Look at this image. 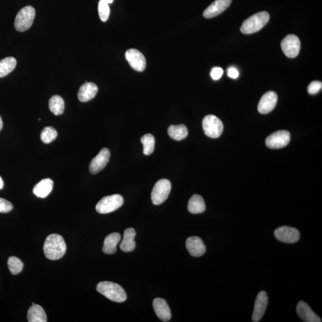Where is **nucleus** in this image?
<instances>
[{"mask_svg":"<svg viewBox=\"0 0 322 322\" xmlns=\"http://www.w3.org/2000/svg\"><path fill=\"white\" fill-rule=\"evenodd\" d=\"M49 109L55 116H60L64 113L65 110V101L61 96L55 95L49 100Z\"/></svg>","mask_w":322,"mask_h":322,"instance_id":"26","label":"nucleus"},{"mask_svg":"<svg viewBox=\"0 0 322 322\" xmlns=\"http://www.w3.org/2000/svg\"><path fill=\"white\" fill-rule=\"evenodd\" d=\"M321 82L319 81H314L308 85L307 91L310 94H316L321 90Z\"/></svg>","mask_w":322,"mask_h":322,"instance_id":"32","label":"nucleus"},{"mask_svg":"<svg viewBox=\"0 0 322 322\" xmlns=\"http://www.w3.org/2000/svg\"><path fill=\"white\" fill-rule=\"evenodd\" d=\"M57 131L52 127L44 128L41 133V139L42 142L46 144L51 143L52 141L57 139Z\"/></svg>","mask_w":322,"mask_h":322,"instance_id":"30","label":"nucleus"},{"mask_svg":"<svg viewBox=\"0 0 322 322\" xmlns=\"http://www.w3.org/2000/svg\"><path fill=\"white\" fill-rule=\"evenodd\" d=\"M187 208L189 211L192 213H202L206 209L204 200L201 196L194 195L189 200Z\"/></svg>","mask_w":322,"mask_h":322,"instance_id":"24","label":"nucleus"},{"mask_svg":"<svg viewBox=\"0 0 322 322\" xmlns=\"http://www.w3.org/2000/svg\"><path fill=\"white\" fill-rule=\"evenodd\" d=\"M281 48L286 57L289 58L297 57L301 48L300 39L295 35L286 36L281 42Z\"/></svg>","mask_w":322,"mask_h":322,"instance_id":"8","label":"nucleus"},{"mask_svg":"<svg viewBox=\"0 0 322 322\" xmlns=\"http://www.w3.org/2000/svg\"><path fill=\"white\" fill-rule=\"evenodd\" d=\"M97 291L105 297L117 303H123L127 300V294L124 289L114 282H100L97 286Z\"/></svg>","mask_w":322,"mask_h":322,"instance_id":"2","label":"nucleus"},{"mask_svg":"<svg viewBox=\"0 0 322 322\" xmlns=\"http://www.w3.org/2000/svg\"><path fill=\"white\" fill-rule=\"evenodd\" d=\"M105 2H106L108 4H111V3H113L114 0H104Z\"/></svg>","mask_w":322,"mask_h":322,"instance_id":"38","label":"nucleus"},{"mask_svg":"<svg viewBox=\"0 0 322 322\" xmlns=\"http://www.w3.org/2000/svg\"><path fill=\"white\" fill-rule=\"evenodd\" d=\"M291 140L290 133L281 130L272 133L265 140L266 146L271 149H281L287 146Z\"/></svg>","mask_w":322,"mask_h":322,"instance_id":"9","label":"nucleus"},{"mask_svg":"<svg viewBox=\"0 0 322 322\" xmlns=\"http://www.w3.org/2000/svg\"><path fill=\"white\" fill-rule=\"evenodd\" d=\"M98 87L93 83H85L81 85L78 93V100L81 102H87L96 96Z\"/></svg>","mask_w":322,"mask_h":322,"instance_id":"19","label":"nucleus"},{"mask_svg":"<svg viewBox=\"0 0 322 322\" xmlns=\"http://www.w3.org/2000/svg\"><path fill=\"white\" fill-rule=\"evenodd\" d=\"M172 189V184L169 180L161 179L154 186L151 199L154 205H158L165 202Z\"/></svg>","mask_w":322,"mask_h":322,"instance_id":"6","label":"nucleus"},{"mask_svg":"<svg viewBox=\"0 0 322 322\" xmlns=\"http://www.w3.org/2000/svg\"><path fill=\"white\" fill-rule=\"evenodd\" d=\"M154 310L157 316L163 321H169L172 318V313L169 304L163 298H155L153 301Z\"/></svg>","mask_w":322,"mask_h":322,"instance_id":"18","label":"nucleus"},{"mask_svg":"<svg viewBox=\"0 0 322 322\" xmlns=\"http://www.w3.org/2000/svg\"><path fill=\"white\" fill-rule=\"evenodd\" d=\"M66 251L67 245L62 236L51 234L46 238L44 245V253L48 259L57 260L63 257Z\"/></svg>","mask_w":322,"mask_h":322,"instance_id":"1","label":"nucleus"},{"mask_svg":"<svg viewBox=\"0 0 322 322\" xmlns=\"http://www.w3.org/2000/svg\"><path fill=\"white\" fill-rule=\"evenodd\" d=\"M168 134L172 139L180 141L185 139L188 135V130L185 125L181 124L179 126L172 125L168 129Z\"/></svg>","mask_w":322,"mask_h":322,"instance_id":"25","label":"nucleus"},{"mask_svg":"<svg viewBox=\"0 0 322 322\" xmlns=\"http://www.w3.org/2000/svg\"><path fill=\"white\" fill-rule=\"evenodd\" d=\"M268 305V296L264 291L259 292L256 298L254 312H253L252 320L257 322L261 319L265 313Z\"/></svg>","mask_w":322,"mask_h":322,"instance_id":"12","label":"nucleus"},{"mask_svg":"<svg viewBox=\"0 0 322 322\" xmlns=\"http://www.w3.org/2000/svg\"><path fill=\"white\" fill-rule=\"evenodd\" d=\"M111 153L109 149L103 148L91 161L89 169L91 174H96L101 172L109 162Z\"/></svg>","mask_w":322,"mask_h":322,"instance_id":"14","label":"nucleus"},{"mask_svg":"<svg viewBox=\"0 0 322 322\" xmlns=\"http://www.w3.org/2000/svg\"><path fill=\"white\" fill-rule=\"evenodd\" d=\"M98 15L101 21L106 22L110 15L109 4L104 0H100L98 5Z\"/></svg>","mask_w":322,"mask_h":322,"instance_id":"31","label":"nucleus"},{"mask_svg":"<svg viewBox=\"0 0 322 322\" xmlns=\"http://www.w3.org/2000/svg\"><path fill=\"white\" fill-rule=\"evenodd\" d=\"M120 233H113L106 236L104 241L103 251L104 254H113L117 251V246L120 241Z\"/></svg>","mask_w":322,"mask_h":322,"instance_id":"22","label":"nucleus"},{"mask_svg":"<svg viewBox=\"0 0 322 322\" xmlns=\"http://www.w3.org/2000/svg\"><path fill=\"white\" fill-rule=\"evenodd\" d=\"M297 313L298 316L305 322H321V318L318 317L311 310L306 303L303 301L299 302L297 305Z\"/></svg>","mask_w":322,"mask_h":322,"instance_id":"17","label":"nucleus"},{"mask_svg":"<svg viewBox=\"0 0 322 322\" xmlns=\"http://www.w3.org/2000/svg\"><path fill=\"white\" fill-rule=\"evenodd\" d=\"M122 196L115 195L107 196L101 199L96 206V211L100 213H109L116 211L123 205Z\"/></svg>","mask_w":322,"mask_h":322,"instance_id":"5","label":"nucleus"},{"mask_svg":"<svg viewBox=\"0 0 322 322\" xmlns=\"http://www.w3.org/2000/svg\"><path fill=\"white\" fill-rule=\"evenodd\" d=\"M126 58L131 67L138 72H143L146 66V59L140 51L130 49L126 52Z\"/></svg>","mask_w":322,"mask_h":322,"instance_id":"11","label":"nucleus"},{"mask_svg":"<svg viewBox=\"0 0 322 322\" xmlns=\"http://www.w3.org/2000/svg\"><path fill=\"white\" fill-rule=\"evenodd\" d=\"M53 182L50 179L42 180L33 189V193L39 198H44L52 191Z\"/></svg>","mask_w":322,"mask_h":322,"instance_id":"21","label":"nucleus"},{"mask_svg":"<svg viewBox=\"0 0 322 322\" xmlns=\"http://www.w3.org/2000/svg\"><path fill=\"white\" fill-rule=\"evenodd\" d=\"M228 77L233 79H236L239 77V73L236 69L234 67H231L228 70Z\"/></svg>","mask_w":322,"mask_h":322,"instance_id":"35","label":"nucleus"},{"mask_svg":"<svg viewBox=\"0 0 322 322\" xmlns=\"http://www.w3.org/2000/svg\"><path fill=\"white\" fill-rule=\"evenodd\" d=\"M276 238L279 241L293 244L297 242L300 238V233L297 229L288 226H282L276 229L275 231Z\"/></svg>","mask_w":322,"mask_h":322,"instance_id":"10","label":"nucleus"},{"mask_svg":"<svg viewBox=\"0 0 322 322\" xmlns=\"http://www.w3.org/2000/svg\"><path fill=\"white\" fill-rule=\"evenodd\" d=\"M186 246L187 251L193 257H199L205 254L206 247L202 240L197 236H192L187 239Z\"/></svg>","mask_w":322,"mask_h":322,"instance_id":"16","label":"nucleus"},{"mask_svg":"<svg viewBox=\"0 0 322 322\" xmlns=\"http://www.w3.org/2000/svg\"><path fill=\"white\" fill-rule=\"evenodd\" d=\"M8 267L12 275H18L21 273L24 268V263L19 258L11 257L8 259Z\"/></svg>","mask_w":322,"mask_h":322,"instance_id":"29","label":"nucleus"},{"mask_svg":"<svg viewBox=\"0 0 322 322\" xmlns=\"http://www.w3.org/2000/svg\"><path fill=\"white\" fill-rule=\"evenodd\" d=\"M35 16V10L33 7H24L16 16L15 27L19 32H24L31 27Z\"/></svg>","mask_w":322,"mask_h":322,"instance_id":"4","label":"nucleus"},{"mask_svg":"<svg viewBox=\"0 0 322 322\" xmlns=\"http://www.w3.org/2000/svg\"><path fill=\"white\" fill-rule=\"evenodd\" d=\"M232 0H216L203 13V17L210 19L221 14L231 5Z\"/></svg>","mask_w":322,"mask_h":322,"instance_id":"15","label":"nucleus"},{"mask_svg":"<svg viewBox=\"0 0 322 322\" xmlns=\"http://www.w3.org/2000/svg\"><path fill=\"white\" fill-rule=\"evenodd\" d=\"M223 74V69L220 67H215L211 72V77L213 80H218L222 77Z\"/></svg>","mask_w":322,"mask_h":322,"instance_id":"34","label":"nucleus"},{"mask_svg":"<svg viewBox=\"0 0 322 322\" xmlns=\"http://www.w3.org/2000/svg\"><path fill=\"white\" fill-rule=\"evenodd\" d=\"M28 320L29 322H47V316L40 305L33 304L28 311Z\"/></svg>","mask_w":322,"mask_h":322,"instance_id":"23","label":"nucleus"},{"mask_svg":"<svg viewBox=\"0 0 322 322\" xmlns=\"http://www.w3.org/2000/svg\"><path fill=\"white\" fill-rule=\"evenodd\" d=\"M13 206L11 202L5 199L0 198V212L7 213L11 211Z\"/></svg>","mask_w":322,"mask_h":322,"instance_id":"33","label":"nucleus"},{"mask_svg":"<svg viewBox=\"0 0 322 322\" xmlns=\"http://www.w3.org/2000/svg\"><path fill=\"white\" fill-rule=\"evenodd\" d=\"M17 65L16 59L8 57L0 61V78H3L12 72Z\"/></svg>","mask_w":322,"mask_h":322,"instance_id":"27","label":"nucleus"},{"mask_svg":"<svg viewBox=\"0 0 322 322\" xmlns=\"http://www.w3.org/2000/svg\"><path fill=\"white\" fill-rule=\"evenodd\" d=\"M141 142L143 145V153L145 155H150L155 149V137L151 134H147L141 138Z\"/></svg>","mask_w":322,"mask_h":322,"instance_id":"28","label":"nucleus"},{"mask_svg":"<svg viewBox=\"0 0 322 322\" xmlns=\"http://www.w3.org/2000/svg\"><path fill=\"white\" fill-rule=\"evenodd\" d=\"M270 20V15L266 12H261L252 15L243 23L241 31L244 34H251L260 31Z\"/></svg>","mask_w":322,"mask_h":322,"instance_id":"3","label":"nucleus"},{"mask_svg":"<svg viewBox=\"0 0 322 322\" xmlns=\"http://www.w3.org/2000/svg\"><path fill=\"white\" fill-rule=\"evenodd\" d=\"M202 126L206 135L213 139L219 137L223 133L222 121L213 115H209L203 118Z\"/></svg>","mask_w":322,"mask_h":322,"instance_id":"7","label":"nucleus"},{"mask_svg":"<svg viewBox=\"0 0 322 322\" xmlns=\"http://www.w3.org/2000/svg\"><path fill=\"white\" fill-rule=\"evenodd\" d=\"M136 235V231L133 228L127 229L125 231L123 240L120 244L121 250L125 252H130L134 250L136 248V242L134 241Z\"/></svg>","mask_w":322,"mask_h":322,"instance_id":"20","label":"nucleus"},{"mask_svg":"<svg viewBox=\"0 0 322 322\" xmlns=\"http://www.w3.org/2000/svg\"><path fill=\"white\" fill-rule=\"evenodd\" d=\"M3 186H4V184H3V180L0 177V189H2Z\"/></svg>","mask_w":322,"mask_h":322,"instance_id":"36","label":"nucleus"},{"mask_svg":"<svg viewBox=\"0 0 322 322\" xmlns=\"http://www.w3.org/2000/svg\"><path fill=\"white\" fill-rule=\"evenodd\" d=\"M278 102V95L274 91H269L261 98L258 105V111L262 114L270 113L275 109Z\"/></svg>","mask_w":322,"mask_h":322,"instance_id":"13","label":"nucleus"},{"mask_svg":"<svg viewBox=\"0 0 322 322\" xmlns=\"http://www.w3.org/2000/svg\"><path fill=\"white\" fill-rule=\"evenodd\" d=\"M3 127V121H2L1 116H0V131L2 130Z\"/></svg>","mask_w":322,"mask_h":322,"instance_id":"37","label":"nucleus"}]
</instances>
